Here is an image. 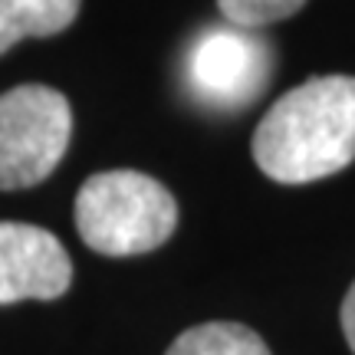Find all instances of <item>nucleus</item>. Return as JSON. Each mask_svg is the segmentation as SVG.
Instances as JSON below:
<instances>
[{
    "label": "nucleus",
    "instance_id": "obj_1",
    "mask_svg": "<svg viewBox=\"0 0 355 355\" xmlns=\"http://www.w3.org/2000/svg\"><path fill=\"white\" fill-rule=\"evenodd\" d=\"M254 162L279 184H309L355 162V76H316L279 96L254 132Z\"/></svg>",
    "mask_w": 355,
    "mask_h": 355
},
{
    "label": "nucleus",
    "instance_id": "obj_4",
    "mask_svg": "<svg viewBox=\"0 0 355 355\" xmlns=\"http://www.w3.org/2000/svg\"><path fill=\"white\" fill-rule=\"evenodd\" d=\"M273 73V50L257 30L224 24L191 43L184 79L191 96L220 112H237L260 96Z\"/></svg>",
    "mask_w": 355,
    "mask_h": 355
},
{
    "label": "nucleus",
    "instance_id": "obj_9",
    "mask_svg": "<svg viewBox=\"0 0 355 355\" xmlns=\"http://www.w3.org/2000/svg\"><path fill=\"white\" fill-rule=\"evenodd\" d=\"M343 332H345L349 349L355 352V283H352V290L345 293V300H343Z\"/></svg>",
    "mask_w": 355,
    "mask_h": 355
},
{
    "label": "nucleus",
    "instance_id": "obj_5",
    "mask_svg": "<svg viewBox=\"0 0 355 355\" xmlns=\"http://www.w3.org/2000/svg\"><path fill=\"white\" fill-rule=\"evenodd\" d=\"M73 283V260L50 230L0 220V306L56 300Z\"/></svg>",
    "mask_w": 355,
    "mask_h": 355
},
{
    "label": "nucleus",
    "instance_id": "obj_7",
    "mask_svg": "<svg viewBox=\"0 0 355 355\" xmlns=\"http://www.w3.org/2000/svg\"><path fill=\"white\" fill-rule=\"evenodd\" d=\"M165 355H270V349L250 326L201 322L181 332Z\"/></svg>",
    "mask_w": 355,
    "mask_h": 355
},
{
    "label": "nucleus",
    "instance_id": "obj_3",
    "mask_svg": "<svg viewBox=\"0 0 355 355\" xmlns=\"http://www.w3.org/2000/svg\"><path fill=\"white\" fill-rule=\"evenodd\" d=\"M73 109L63 92L26 83L0 96V191L33 188L63 162Z\"/></svg>",
    "mask_w": 355,
    "mask_h": 355
},
{
    "label": "nucleus",
    "instance_id": "obj_6",
    "mask_svg": "<svg viewBox=\"0 0 355 355\" xmlns=\"http://www.w3.org/2000/svg\"><path fill=\"white\" fill-rule=\"evenodd\" d=\"M83 0H0V53L20 40L56 37L76 20Z\"/></svg>",
    "mask_w": 355,
    "mask_h": 355
},
{
    "label": "nucleus",
    "instance_id": "obj_2",
    "mask_svg": "<svg viewBox=\"0 0 355 355\" xmlns=\"http://www.w3.org/2000/svg\"><path fill=\"white\" fill-rule=\"evenodd\" d=\"M178 204L152 175L115 168L99 171L76 194V230L105 257L148 254L175 234Z\"/></svg>",
    "mask_w": 355,
    "mask_h": 355
},
{
    "label": "nucleus",
    "instance_id": "obj_8",
    "mask_svg": "<svg viewBox=\"0 0 355 355\" xmlns=\"http://www.w3.org/2000/svg\"><path fill=\"white\" fill-rule=\"evenodd\" d=\"M306 0H217L224 24L243 26V30H260V26L279 24L303 10Z\"/></svg>",
    "mask_w": 355,
    "mask_h": 355
}]
</instances>
